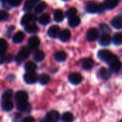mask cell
Here are the masks:
<instances>
[{"label": "cell", "instance_id": "obj_16", "mask_svg": "<svg viewBox=\"0 0 122 122\" xmlns=\"http://www.w3.org/2000/svg\"><path fill=\"white\" fill-rule=\"evenodd\" d=\"M16 107H17V109L19 111L22 112H29L31 110V105L27 102L17 104Z\"/></svg>", "mask_w": 122, "mask_h": 122}, {"label": "cell", "instance_id": "obj_8", "mask_svg": "<svg viewBox=\"0 0 122 122\" xmlns=\"http://www.w3.org/2000/svg\"><path fill=\"white\" fill-rule=\"evenodd\" d=\"M113 54L107 49H102L98 52V57L100 60L107 62Z\"/></svg>", "mask_w": 122, "mask_h": 122}, {"label": "cell", "instance_id": "obj_44", "mask_svg": "<svg viewBox=\"0 0 122 122\" xmlns=\"http://www.w3.org/2000/svg\"><path fill=\"white\" fill-rule=\"evenodd\" d=\"M122 122V120H121V121H120V122Z\"/></svg>", "mask_w": 122, "mask_h": 122}, {"label": "cell", "instance_id": "obj_6", "mask_svg": "<svg viewBox=\"0 0 122 122\" xmlns=\"http://www.w3.org/2000/svg\"><path fill=\"white\" fill-rule=\"evenodd\" d=\"M59 114L57 111H50L46 116V122H58L59 120Z\"/></svg>", "mask_w": 122, "mask_h": 122}, {"label": "cell", "instance_id": "obj_13", "mask_svg": "<svg viewBox=\"0 0 122 122\" xmlns=\"http://www.w3.org/2000/svg\"><path fill=\"white\" fill-rule=\"evenodd\" d=\"M54 58L56 61L59 62H62L64 61L66 58H67V54L66 52L63 51H58L54 53Z\"/></svg>", "mask_w": 122, "mask_h": 122}, {"label": "cell", "instance_id": "obj_10", "mask_svg": "<svg viewBox=\"0 0 122 122\" xmlns=\"http://www.w3.org/2000/svg\"><path fill=\"white\" fill-rule=\"evenodd\" d=\"M82 80V76L80 74L74 72L71 73L69 76V81L72 84H79Z\"/></svg>", "mask_w": 122, "mask_h": 122}, {"label": "cell", "instance_id": "obj_4", "mask_svg": "<svg viewBox=\"0 0 122 122\" xmlns=\"http://www.w3.org/2000/svg\"><path fill=\"white\" fill-rule=\"evenodd\" d=\"M99 37V31L96 28H90L86 32V39L89 41H94Z\"/></svg>", "mask_w": 122, "mask_h": 122}, {"label": "cell", "instance_id": "obj_5", "mask_svg": "<svg viewBox=\"0 0 122 122\" xmlns=\"http://www.w3.org/2000/svg\"><path fill=\"white\" fill-rule=\"evenodd\" d=\"M36 20V16L34 15L33 14L31 13H27L25 14L21 19V25H27L29 24H31V22H34Z\"/></svg>", "mask_w": 122, "mask_h": 122}, {"label": "cell", "instance_id": "obj_22", "mask_svg": "<svg viewBox=\"0 0 122 122\" xmlns=\"http://www.w3.org/2000/svg\"><path fill=\"white\" fill-rule=\"evenodd\" d=\"M14 107L13 102L11 100H4L1 103V109L4 112H9Z\"/></svg>", "mask_w": 122, "mask_h": 122}, {"label": "cell", "instance_id": "obj_20", "mask_svg": "<svg viewBox=\"0 0 122 122\" xmlns=\"http://www.w3.org/2000/svg\"><path fill=\"white\" fill-rule=\"evenodd\" d=\"M112 26L117 29H122V18L119 16H116L112 19L111 21Z\"/></svg>", "mask_w": 122, "mask_h": 122}, {"label": "cell", "instance_id": "obj_24", "mask_svg": "<svg viewBox=\"0 0 122 122\" xmlns=\"http://www.w3.org/2000/svg\"><path fill=\"white\" fill-rule=\"evenodd\" d=\"M64 19V14L61 9H56L54 13V19L56 22H61Z\"/></svg>", "mask_w": 122, "mask_h": 122}, {"label": "cell", "instance_id": "obj_21", "mask_svg": "<svg viewBox=\"0 0 122 122\" xmlns=\"http://www.w3.org/2000/svg\"><path fill=\"white\" fill-rule=\"evenodd\" d=\"M24 37H25V34H24V32L19 31L14 35L12 40H13L14 43H15V44H20L21 42H22L24 41Z\"/></svg>", "mask_w": 122, "mask_h": 122}, {"label": "cell", "instance_id": "obj_32", "mask_svg": "<svg viewBox=\"0 0 122 122\" xmlns=\"http://www.w3.org/2000/svg\"><path fill=\"white\" fill-rule=\"evenodd\" d=\"M113 42L115 45L119 46L122 44V33H117L113 37Z\"/></svg>", "mask_w": 122, "mask_h": 122}, {"label": "cell", "instance_id": "obj_15", "mask_svg": "<svg viewBox=\"0 0 122 122\" xmlns=\"http://www.w3.org/2000/svg\"><path fill=\"white\" fill-rule=\"evenodd\" d=\"M39 44H40L39 39L36 36H34L30 37L29 41H28L29 46L31 49H36V48H37L39 46Z\"/></svg>", "mask_w": 122, "mask_h": 122}, {"label": "cell", "instance_id": "obj_40", "mask_svg": "<svg viewBox=\"0 0 122 122\" xmlns=\"http://www.w3.org/2000/svg\"><path fill=\"white\" fill-rule=\"evenodd\" d=\"M99 28H100V29H101L103 32H104L105 34H107V32H109V31H111L109 26L107 24H101L99 25Z\"/></svg>", "mask_w": 122, "mask_h": 122}, {"label": "cell", "instance_id": "obj_18", "mask_svg": "<svg viewBox=\"0 0 122 122\" xmlns=\"http://www.w3.org/2000/svg\"><path fill=\"white\" fill-rule=\"evenodd\" d=\"M59 36L61 41L66 42V41H69V39L71 38V32L69 31V29H64L63 31H61L60 32Z\"/></svg>", "mask_w": 122, "mask_h": 122}, {"label": "cell", "instance_id": "obj_27", "mask_svg": "<svg viewBox=\"0 0 122 122\" xmlns=\"http://www.w3.org/2000/svg\"><path fill=\"white\" fill-rule=\"evenodd\" d=\"M45 57V54L41 50H37L34 54V59L36 61H41Z\"/></svg>", "mask_w": 122, "mask_h": 122}, {"label": "cell", "instance_id": "obj_37", "mask_svg": "<svg viewBox=\"0 0 122 122\" xmlns=\"http://www.w3.org/2000/svg\"><path fill=\"white\" fill-rule=\"evenodd\" d=\"M12 60V55L8 54V55H4L2 57H0V64L5 63V62H9Z\"/></svg>", "mask_w": 122, "mask_h": 122}, {"label": "cell", "instance_id": "obj_41", "mask_svg": "<svg viewBox=\"0 0 122 122\" xmlns=\"http://www.w3.org/2000/svg\"><path fill=\"white\" fill-rule=\"evenodd\" d=\"M21 122H35V119L32 117H26L21 121Z\"/></svg>", "mask_w": 122, "mask_h": 122}, {"label": "cell", "instance_id": "obj_28", "mask_svg": "<svg viewBox=\"0 0 122 122\" xmlns=\"http://www.w3.org/2000/svg\"><path fill=\"white\" fill-rule=\"evenodd\" d=\"M24 69L27 72H34L36 69V65L32 61H28L25 64Z\"/></svg>", "mask_w": 122, "mask_h": 122}, {"label": "cell", "instance_id": "obj_36", "mask_svg": "<svg viewBox=\"0 0 122 122\" xmlns=\"http://www.w3.org/2000/svg\"><path fill=\"white\" fill-rule=\"evenodd\" d=\"M76 13H77L76 9L74 8V7H71V8H70V9H68V11H67L66 13V16L69 19V18H71V17H72V16H76Z\"/></svg>", "mask_w": 122, "mask_h": 122}, {"label": "cell", "instance_id": "obj_35", "mask_svg": "<svg viewBox=\"0 0 122 122\" xmlns=\"http://www.w3.org/2000/svg\"><path fill=\"white\" fill-rule=\"evenodd\" d=\"M46 7V4L44 1H41L40 3H39L36 6H35V11L36 13H41L42 12Z\"/></svg>", "mask_w": 122, "mask_h": 122}, {"label": "cell", "instance_id": "obj_31", "mask_svg": "<svg viewBox=\"0 0 122 122\" xmlns=\"http://www.w3.org/2000/svg\"><path fill=\"white\" fill-rule=\"evenodd\" d=\"M39 81L41 84H43V85L47 84L50 81V76L46 74H42L39 76Z\"/></svg>", "mask_w": 122, "mask_h": 122}, {"label": "cell", "instance_id": "obj_29", "mask_svg": "<svg viewBox=\"0 0 122 122\" xmlns=\"http://www.w3.org/2000/svg\"><path fill=\"white\" fill-rule=\"evenodd\" d=\"M39 23L41 25H44L45 26V25L48 24L49 23V21H50V16H49V14H42L39 17Z\"/></svg>", "mask_w": 122, "mask_h": 122}, {"label": "cell", "instance_id": "obj_33", "mask_svg": "<svg viewBox=\"0 0 122 122\" xmlns=\"http://www.w3.org/2000/svg\"><path fill=\"white\" fill-rule=\"evenodd\" d=\"M13 94V91L10 89H8L4 92L2 94V99L3 100H10L11 98L12 97Z\"/></svg>", "mask_w": 122, "mask_h": 122}, {"label": "cell", "instance_id": "obj_43", "mask_svg": "<svg viewBox=\"0 0 122 122\" xmlns=\"http://www.w3.org/2000/svg\"><path fill=\"white\" fill-rule=\"evenodd\" d=\"M31 1H33L34 4H36V3H37L39 0H31Z\"/></svg>", "mask_w": 122, "mask_h": 122}, {"label": "cell", "instance_id": "obj_1", "mask_svg": "<svg viewBox=\"0 0 122 122\" xmlns=\"http://www.w3.org/2000/svg\"><path fill=\"white\" fill-rule=\"evenodd\" d=\"M31 54V49L29 47H23L19 51L17 56H16V61L19 63L21 62L24 59H27Z\"/></svg>", "mask_w": 122, "mask_h": 122}, {"label": "cell", "instance_id": "obj_23", "mask_svg": "<svg viewBox=\"0 0 122 122\" xmlns=\"http://www.w3.org/2000/svg\"><path fill=\"white\" fill-rule=\"evenodd\" d=\"M8 48V43L4 39H0V57L5 55L6 51Z\"/></svg>", "mask_w": 122, "mask_h": 122}, {"label": "cell", "instance_id": "obj_19", "mask_svg": "<svg viewBox=\"0 0 122 122\" xmlns=\"http://www.w3.org/2000/svg\"><path fill=\"white\" fill-rule=\"evenodd\" d=\"M25 31L29 34H36L39 31V27L34 23H31L25 26Z\"/></svg>", "mask_w": 122, "mask_h": 122}, {"label": "cell", "instance_id": "obj_25", "mask_svg": "<svg viewBox=\"0 0 122 122\" xmlns=\"http://www.w3.org/2000/svg\"><path fill=\"white\" fill-rule=\"evenodd\" d=\"M80 23H81L80 18L77 16H74L69 19V25L72 28L76 27L80 24Z\"/></svg>", "mask_w": 122, "mask_h": 122}, {"label": "cell", "instance_id": "obj_45", "mask_svg": "<svg viewBox=\"0 0 122 122\" xmlns=\"http://www.w3.org/2000/svg\"><path fill=\"white\" fill-rule=\"evenodd\" d=\"M64 1H68V0H64Z\"/></svg>", "mask_w": 122, "mask_h": 122}, {"label": "cell", "instance_id": "obj_30", "mask_svg": "<svg viewBox=\"0 0 122 122\" xmlns=\"http://www.w3.org/2000/svg\"><path fill=\"white\" fill-rule=\"evenodd\" d=\"M74 116L71 112H65L61 117V122H73Z\"/></svg>", "mask_w": 122, "mask_h": 122}, {"label": "cell", "instance_id": "obj_12", "mask_svg": "<svg viewBox=\"0 0 122 122\" xmlns=\"http://www.w3.org/2000/svg\"><path fill=\"white\" fill-rule=\"evenodd\" d=\"M111 71L104 68V67H102L101 68L99 71H98V76L103 80H107L110 76H111Z\"/></svg>", "mask_w": 122, "mask_h": 122}, {"label": "cell", "instance_id": "obj_7", "mask_svg": "<svg viewBox=\"0 0 122 122\" xmlns=\"http://www.w3.org/2000/svg\"><path fill=\"white\" fill-rule=\"evenodd\" d=\"M28 97V94L25 91H19L15 94V100L17 104L27 102Z\"/></svg>", "mask_w": 122, "mask_h": 122}, {"label": "cell", "instance_id": "obj_39", "mask_svg": "<svg viewBox=\"0 0 122 122\" xmlns=\"http://www.w3.org/2000/svg\"><path fill=\"white\" fill-rule=\"evenodd\" d=\"M21 3V0H9L8 4L13 7L19 6Z\"/></svg>", "mask_w": 122, "mask_h": 122}, {"label": "cell", "instance_id": "obj_2", "mask_svg": "<svg viewBox=\"0 0 122 122\" xmlns=\"http://www.w3.org/2000/svg\"><path fill=\"white\" fill-rule=\"evenodd\" d=\"M99 9L100 4L95 1H89L86 5V11L91 14L99 12Z\"/></svg>", "mask_w": 122, "mask_h": 122}, {"label": "cell", "instance_id": "obj_26", "mask_svg": "<svg viewBox=\"0 0 122 122\" xmlns=\"http://www.w3.org/2000/svg\"><path fill=\"white\" fill-rule=\"evenodd\" d=\"M119 2V0H106L104 3L106 9H112L116 7Z\"/></svg>", "mask_w": 122, "mask_h": 122}, {"label": "cell", "instance_id": "obj_3", "mask_svg": "<svg viewBox=\"0 0 122 122\" xmlns=\"http://www.w3.org/2000/svg\"><path fill=\"white\" fill-rule=\"evenodd\" d=\"M38 80V76L35 72H27L24 76V81L29 84H34Z\"/></svg>", "mask_w": 122, "mask_h": 122}, {"label": "cell", "instance_id": "obj_34", "mask_svg": "<svg viewBox=\"0 0 122 122\" xmlns=\"http://www.w3.org/2000/svg\"><path fill=\"white\" fill-rule=\"evenodd\" d=\"M34 5H35V4H34L33 1H31V0H28V1H26L24 3L23 9H24L25 11H31V10L34 8Z\"/></svg>", "mask_w": 122, "mask_h": 122}, {"label": "cell", "instance_id": "obj_9", "mask_svg": "<svg viewBox=\"0 0 122 122\" xmlns=\"http://www.w3.org/2000/svg\"><path fill=\"white\" fill-rule=\"evenodd\" d=\"M48 36L51 38H56L60 34V29L57 25H53L49 27L47 31Z\"/></svg>", "mask_w": 122, "mask_h": 122}, {"label": "cell", "instance_id": "obj_17", "mask_svg": "<svg viewBox=\"0 0 122 122\" xmlns=\"http://www.w3.org/2000/svg\"><path fill=\"white\" fill-rule=\"evenodd\" d=\"M122 66V64L119 60H117V61H115L113 63L109 64L110 71H111V72H114V73L119 72L120 71Z\"/></svg>", "mask_w": 122, "mask_h": 122}, {"label": "cell", "instance_id": "obj_42", "mask_svg": "<svg viewBox=\"0 0 122 122\" xmlns=\"http://www.w3.org/2000/svg\"><path fill=\"white\" fill-rule=\"evenodd\" d=\"M2 3H8L9 0H0Z\"/></svg>", "mask_w": 122, "mask_h": 122}, {"label": "cell", "instance_id": "obj_38", "mask_svg": "<svg viewBox=\"0 0 122 122\" xmlns=\"http://www.w3.org/2000/svg\"><path fill=\"white\" fill-rule=\"evenodd\" d=\"M8 18H9L8 12L4 10H0V22L6 21Z\"/></svg>", "mask_w": 122, "mask_h": 122}, {"label": "cell", "instance_id": "obj_14", "mask_svg": "<svg viewBox=\"0 0 122 122\" xmlns=\"http://www.w3.org/2000/svg\"><path fill=\"white\" fill-rule=\"evenodd\" d=\"M94 61L91 58H86V59H83V61L81 62L82 67L86 70L92 69L94 66Z\"/></svg>", "mask_w": 122, "mask_h": 122}, {"label": "cell", "instance_id": "obj_11", "mask_svg": "<svg viewBox=\"0 0 122 122\" xmlns=\"http://www.w3.org/2000/svg\"><path fill=\"white\" fill-rule=\"evenodd\" d=\"M112 41V39L111 36L108 34H102L99 40V43L100 45L103 46H109L111 44Z\"/></svg>", "mask_w": 122, "mask_h": 122}]
</instances>
